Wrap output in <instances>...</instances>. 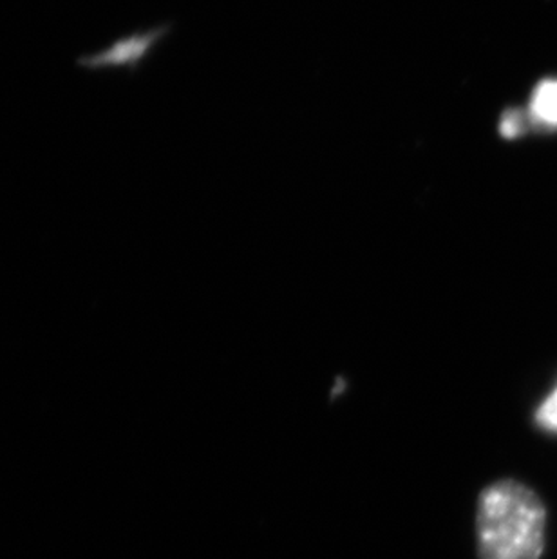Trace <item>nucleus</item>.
Wrapping results in <instances>:
<instances>
[{
    "label": "nucleus",
    "instance_id": "f257e3e1",
    "mask_svg": "<svg viewBox=\"0 0 557 559\" xmlns=\"http://www.w3.org/2000/svg\"><path fill=\"white\" fill-rule=\"evenodd\" d=\"M547 509L531 487L495 481L478 500L479 559H540L545 549Z\"/></svg>",
    "mask_w": 557,
    "mask_h": 559
},
{
    "label": "nucleus",
    "instance_id": "f03ea898",
    "mask_svg": "<svg viewBox=\"0 0 557 559\" xmlns=\"http://www.w3.org/2000/svg\"><path fill=\"white\" fill-rule=\"evenodd\" d=\"M168 29H170L168 26L151 27L147 32L132 33L127 37L118 38L98 53L82 55L76 60V66L87 71L120 68L137 71L140 63L147 59L149 55L153 53V49L162 43Z\"/></svg>",
    "mask_w": 557,
    "mask_h": 559
},
{
    "label": "nucleus",
    "instance_id": "7ed1b4c3",
    "mask_svg": "<svg viewBox=\"0 0 557 559\" xmlns=\"http://www.w3.org/2000/svg\"><path fill=\"white\" fill-rule=\"evenodd\" d=\"M531 118L537 126L557 127V80H543L531 100Z\"/></svg>",
    "mask_w": 557,
    "mask_h": 559
},
{
    "label": "nucleus",
    "instance_id": "20e7f679",
    "mask_svg": "<svg viewBox=\"0 0 557 559\" xmlns=\"http://www.w3.org/2000/svg\"><path fill=\"white\" fill-rule=\"evenodd\" d=\"M536 420L543 429L557 433V388L537 409Z\"/></svg>",
    "mask_w": 557,
    "mask_h": 559
},
{
    "label": "nucleus",
    "instance_id": "39448f33",
    "mask_svg": "<svg viewBox=\"0 0 557 559\" xmlns=\"http://www.w3.org/2000/svg\"><path fill=\"white\" fill-rule=\"evenodd\" d=\"M523 117L518 111L505 112L501 118L500 129L503 136L515 138L523 131Z\"/></svg>",
    "mask_w": 557,
    "mask_h": 559
}]
</instances>
